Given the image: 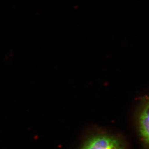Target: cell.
Wrapping results in <instances>:
<instances>
[{
	"mask_svg": "<svg viewBox=\"0 0 149 149\" xmlns=\"http://www.w3.org/2000/svg\"><path fill=\"white\" fill-rule=\"evenodd\" d=\"M82 149H125L119 139L109 135H95L90 138Z\"/></svg>",
	"mask_w": 149,
	"mask_h": 149,
	"instance_id": "1",
	"label": "cell"
},
{
	"mask_svg": "<svg viewBox=\"0 0 149 149\" xmlns=\"http://www.w3.org/2000/svg\"><path fill=\"white\" fill-rule=\"evenodd\" d=\"M139 126L141 136L149 147V99L141 110L139 117Z\"/></svg>",
	"mask_w": 149,
	"mask_h": 149,
	"instance_id": "2",
	"label": "cell"
}]
</instances>
